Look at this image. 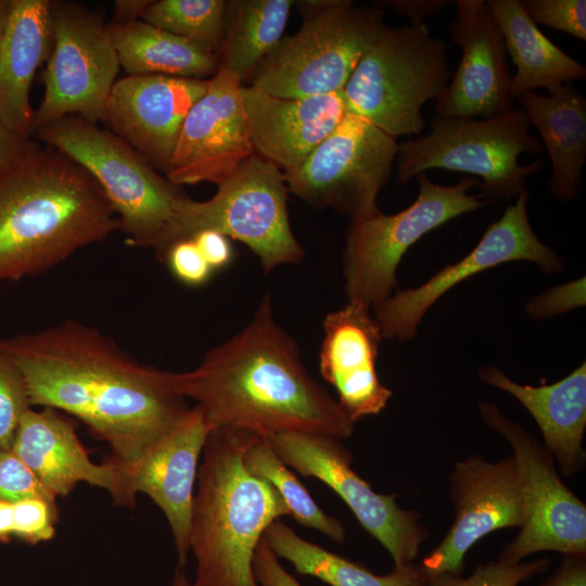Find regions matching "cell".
Returning <instances> with one entry per match:
<instances>
[{"instance_id": "cell-28", "label": "cell", "mask_w": 586, "mask_h": 586, "mask_svg": "<svg viewBox=\"0 0 586 586\" xmlns=\"http://www.w3.org/2000/svg\"><path fill=\"white\" fill-rule=\"evenodd\" d=\"M106 28L126 75L207 80L220 68L217 53L142 20L112 21Z\"/></svg>"}, {"instance_id": "cell-27", "label": "cell", "mask_w": 586, "mask_h": 586, "mask_svg": "<svg viewBox=\"0 0 586 586\" xmlns=\"http://www.w3.org/2000/svg\"><path fill=\"white\" fill-rule=\"evenodd\" d=\"M507 53L517 66L510 78L512 98L546 88L548 92L586 78V67L551 42L518 0H488Z\"/></svg>"}, {"instance_id": "cell-11", "label": "cell", "mask_w": 586, "mask_h": 586, "mask_svg": "<svg viewBox=\"0 0 586 586\" xmlns=\"http://www.w3.org/2000/svg\"><path fill=\"white\" fill-rule=\"evenodd\" d=\"M399 143L366 118L346 111L341 123L295 170L284 174L289 192L316 209L351 219L380 213Z\"/></svg>"}, {"instance_id": "cell-35", "label": "cell", "mask_w": 586, "mask_h": 586, "mask_svg": "<svg viewBox=\"0 0 586 586\" xmlns=\"http://www.w3.org/2000/svg\"><path fill=\"white\" fill-rule=\"evenodd\" d=\"M521 7L536 24L586 40L585 0H522Z\"/></svg>"}, {"instance_id": "cell-39", "label": "cell", "mask_w": 586, "mask_h": 586, "mask_svg": "<svg viewBox=\"0 0 586 586\" xmlns=\"http://www.w3.org/2000/svg\"><path fill=\"white\" fill-rule=\"evenodd\" d=\"M585 279L555 286L535 296L526 305L527 314L536 319L549 318L555 315L584 306Z\"/></svg>"}, {"instance_id": "cell-32", "label": "cell", "mask_w": 586, "mask_h": 586, "mask_svg": "<svg viewBox=\"0 0 586 586\" xmlns=\"http://www.w3.org/2000/svg\"><path fill=\"white\" fill-rule=\"evenodd\" d=\"M226 0H151L140 20L219 53Z\"/></svg>"}, {"instance_id": "cell-46", "label": "cell", "mask_w": 586, "mask_h": 586, "mask_svg": "<svg viewBox=\"0 0 586 586\" xmlns=\"http://www.w3.org/2000/svg\"><path fill=\"white\" fill-rule=\"evenodd\" d=\"M14 538L13 506L0 501V543H8Z\"/></svg>"}, {"instance_id": "cell-26", "label": "cell", "mask_w": 586, "mask_h": 586, "mask_svg": "<svg viewBox=\"0 0 586 586\" xmlns=\"http://www.w3.org/2000/svg\"><path fill=\"white\" fill-rule=\"evenodd\" d=\"M522 110L542 137L551 163L548 188L563 202L578 195L586 162V99L565 84L548 95L526 92L519 97Z\"/></svg>"}, {"instance_id": "cell-6", "label": "cell", "mask_w": 586, "mask_h": 586, "mask_svg": "<svg viewBox=\"0 0 586 586\" xmlns=\"http://www.w3.org/2000/svg\"><path fill=\"white\" fill-rule=\"evenodd\" d=\"M304 22L282 37L249 77L279 98L343 91L360 58L384 28V12L349 0L294 1Z\"/></svg>"}, {"instance_id": "cell-17", "label": "cell", "mask_w": 586, "mask_h": 586, "mask_svg": "<svg viewBox=\"0 0 586 586\" xmlns=\"http://www.w3.org/2000/svg\"><path fill=\"white\" fill-rule=\"evenodd\" d=\"M240 80L220 67L188 112L165 177L173 183L229 179L254 153Z\"/></svg>"}, {"instance_id": "cell-1", "label": "cell", "mask_w": 586, "mask_h": 586, "mask_svg": "<svg viewBox=\"0 0 586 586\" xmlns=\"http://www.w3.org/2000/svg\"><path fill=\"white\" fill-rule=\"evenodd\" d=\"M25 378L31 406L62 410L135 462L188 411L171 371L139 362L99 329L66 319L0 339Z\"/></svg>"}, {"instance_id": "cell-16", "label": "cell", "mask_w": 586, "mask_h": 586, "mask_svg": "<svg viewBox=\"0 0 586 586\" xmlns=\"http://www.w3.org/2000/svg\"><path fill=\"white\" fill-rule=\"evenodd\" d=\"M455 520L445 538L420 565L430 576L462 574L468 550L487 534L521 527L526 502L521 472L513 455L497 462L473 455L455 464L449 476Z\"/></svg>"}, {"instance_id": "cell-7", "label": "cell", "mask_w": 586, "mask_h": 586, "mask_svg": "<svg viewBox=\"0 0 586 586\" xmlns=\"http://www.w3.org/2000/svg\"><path fill=\"white\" fill-rule=\"evenodd\" d=\"M446 44L425 23L399 28L386 25L347 80L346 110L393 138L424 129L421 107L447 87Z\"/></svg>"}, {"instance_id": "cell-41", "label": "cell", "mask_w": 586, "mask_h": 586, "mask_svg": "<svg viewBox=\"0 0 586 586\" xmlns=\"http://www.w3.org/2000/svg\"><path fill=\"white\" fill-rule=\"evenodd\" d=\"M202 256L214 270L228 267L233 259V247L230 239L216 230H202L191 238Z\"/></svg>"}, {"instance_id": "cell-38", "label": "cell", "mask_w": 586, "mask_h": 586, "mask_svg": "<svg viewBox=\"0 0 586 586\" xmlns=\"http://www.w3.org/2000/svg\"><path fill=\"white\" fill-rule=\"evenodd\" d=\"M161 262L180 283L188 286L204 285L215 273L192 239L171 243Z\"/></svg>"}, {"instance_id": "cell-13", "label": "cell", "mask_w": 586, "mask_h": 586, "mask_svg": "<svg viewBox=\"0 0 586 586\" xmlns=\"http://www.w3.org/2000/svg\"><path fill=\"white\" fill-rule=\"evenodd\" d=\"M479 410L484 423L511 446L525 494V521L498 561L518 564L539 551L586 553V505L563 483L550 451L496 405L481 403Z\"/></svg>"}, {"instance_id": "cell-18", "label": "cell", "mask_w": 586, "mask_h": 586, "mask_svg": "<svg viewBox=\"0 0 586 586\" xmlns=\"http://www.w3.org/2000/svg\"><path fill=\"white\" fill-rule=\"evenodd\" d=\"M212 430L194 406L135 462L123 463L112 457L122 471L125 506H133L138 493L158 506L170 526L181 568L190 552L198 463Z\"/></svg>"}, {"instance_id": "cell-24", "label": "cell", "mask_w": 586, "mask_h": 586, "mask_svg": "<svg viewBox=\"0 0 586 586\" xmlns=\"http://www.w3.org/2000/svg\"><path fill=\"white\" fill-rule=\"evenodd\" d=\"M477 374L483 382L509 393L527 409L562 476L570 477L584 469L586 362L563 379L540 386L517 383L492 365L482 367Z\"/></svg>"}, {"instance_id": "cell-12", "label": "cell", "mask_w": 586, "mask_h": 586, "mask_svg": "<svg viewBox=\"0 0 586 586\" xmlns=\"http://www.w3.org/2000/svg\"><path fill=\"white\" fill-rule=\"evenodd\" d=\"M53 47L42 72V100L34 111L30 138L38 128L68 115L104 122L105 105L120 68L99 10L51 0Z\"/></svg>"}, {"instance_id": "cell-30", "label": "cell", "mask_w": 586, "mask_h": 586, "mask_svg": "<svg viewBox=\"0 0 586 586\" xmlns=\"http://www.w3.org/2000/svg\"><path fill=\"white\" fill-rule=\"evenodd\" d=\"M292 0H226L220 67L243 85L282 39Z\"/></svg>"}, {"instance_id": "cell-21", "label": "cell", "mask_w": 586, "mask_h": 586, "mask_svg": "<svg viewBox=\"0 0 586 586\" xmlns=\"http://www.w3.org/2000/svg\"><path fill=\"white\" fill-rule=\"evenodd\" d=\"M370 309L348 301L323 320L320 373L335 388L337 403L354 423L380 413L392 396L377 374L383 336Z\"/></svg>"}, {"instance_id": "cell-43", "label": "cell", "mask_w": 586, "mask_h": 586, "mask_svg": "<svg viewBox=\"0 0 586 586\" xmlns=\"http://www.w3.org/2000/svg\"><path fill=\"white\" fill-rule=\"evenodd\" d=\"M454 1L444 0H391L374 2L372 5L390 7L392 10L410 20V24H422L424 18L438 13L446 4Z\"/></svg>"}, {"instance_id": "cell-19", "label": "cell", "mask_w": 586, "mask_h": 586, "mask_svg": "<svg viewBox=\"0 0 586 586\" xmlns=\"http://www.w3.org/2000/svg\"><path fill=\"white\" fill-rule=\"evenodd\" d=\"M207 80L126 75L110 92L103 123L165 176L183 120Z\"/></svg>"}, {"instance_id": "cell-23", "label": "cell", "mask_w": 586, "mask_h": 586, "mask_svg": "<svg viewBox=\"0 0 586 586\" xmlns=\"http://www.w3.org/2000/svg\"><path fill=\"white\" fill-rule=\"evenodd\" d=\"M11 450L54 497H65L86 482L107 491L114 504L125 506L122 471L111 457L93 462L72 421L58 410L30 408L22 417Z\"/></svg>"}, {"instance_id": "cell-48", "label": "cell", "mask_w": 586, "mask_h": 586, "mask_svg": "<svg viewBox=\"0 0 586 586\" xmlns=\"http://www.w3.org/2000/svg\"><path fill=\"white\" fill-rule=\"evenodd\" d=\"M10 0H0V39L5 25Z\"/></svg>"}, {"instance_id": "cell-20", "label": "cell", "mask_w": 586, "mask_h": 586, "mask_svg": "<svg viewBox=\"0 0 586 586\" xmlns=\"http://www.w3.org/2000/svg\"><path fill=\"white\" fill-rule=\"evenodd\" d=\"M448 26L460 63L436 99V116L492 118L512 107L502 35L484 0H458Z\"/></svg>"}, {"instance_id": "cell-44", "label": "cell", "mask_w": 586, "mask_h": 586, "mask_svg": "<svg viewBox=\"0 0 586 586\" xmlns=\"http://www.w3.org/2000/svg\"><path fill=\"white\" fill-rule=\"evenodd\" d=\"M30 139L10 130L0 116V174L17 160Z\"/></svg>"}, {"instance_id": "cell-37", "label": "cell", "mask_w": 586, "mask_h": 586, "mask_svg": "<svg viewBox=\"0 0 586 586\" xmlns=\"http://www.w3.org/2000/svg\"><path fill=\"white\" fill-rule=\"evenodd\" d=\"M27 498L56 501L12 450L0 449V501L14 504Z\"/></svg>"}, {"instance_id": "cell-47", "label": "cell", "mask_w": 586, "mask_h": 586, "mask_svg": "<svg viewBox=\"0 0 586 586\" xmlns=\"http://www.w3.org/2000/svg\"><path fill=\"white\" fill-rule=\"evenodd\" d=\"M171 586H194L193 582H190L187 577L183 568L177 566V570L174 574Z\"/></svg>"}, {"instance_id": "cell-31", "label": "cell", "mask_w": 586, "mask_h": 586, "mask_svg": "<svg viewBox=\"0 0 586 586\" xmlns=\"http://www.w3.org/2000/svg\"><path fill=\"white\" fill-rule=\"evenodd\" d=\"M243 462L251 474L268 482L276 489L289 515L297 523L324 534L335 543L344 542L346 533L342 522L319 507L267 438L255 435L244 453Z\"/></svg>"}, {"instance_id": "cell-33", "label": "cell", "mask_w": 586, "mask_h": 586, "mask_svg": "<svg viewBox=\"0 0 586 586\" xmlns=\"http://www.w3.org/2000/svg\"><path fill=\"white\" fill-rule=\"evenodd\" d=\"M30 408L23 372L0 347V449L11 450L20 421Z\"/></svg>"}, {"instance_id": "cell-10", "label": "cell", "mask_w": 586, "mask_h": 586, "mask_svg": "<svg viewBox=\"0 0 586 586\" xmlns=\"http://www.w3.org/2000/svg\"><path fill=\"white\" fill-rule=\"evenodd\" d=\"M419 192L405 209L369 218L351 219L343 251V276L348 301L373 309L396 286L397 267L419 239L447 221L493 203L469 191L479 179L467 177L453 186L432 182L425 173L416 176Z\"/></svg>"}, {"instance_id": "cell-34", "label": "cell", "mask_w": 586, "mask_h": 586, "mask_svg": "<svg viewBox=\"0 0 586 586\" xmlns=\"http://www.w3.org/2000/svg\"><path fill=\"white\" fill-rule=\"evenodd\" d=\"M548 568V558L518 564L495 561L479 564L468 577L447 572L430 576L425 586H519L522 582L544 573Z\"/></svg>"}, {"instance_id": "cell-14", "label": "cell", "mask_w": 586, "mask_h": 586, "mask_svg": "<svg viewBox=\"0 0 586 586\" xmlns=\"http://www.w3.org/2000/svg\"><path fill=\"white\" fill-rule=\"evenodd\" d=\"M267 440L289 468L318 479L339 495L360 525L388 551L394 566L413 562L429 536L420 514L402 509L396 495L374 492L353 470V456L340 440L301 432H282Z\"/></svg>"}, {"instance_id": "cell-29", "label": "cell", "mask_w": 586, "mask_h": 586, "mask_svg": "<svg viewBox=\"0 0 586 586\" xmlns=\"http://www.w3.org/2000/svg\"><path fill=\"white\" fill-rule=\"evenodd\" d=\"M264 536L275 555L289 561L297 573L330 586H425L429 578L420 563L415 562L394 566L385 575L375 574L358 562L302 538L281 519L271 523Z\"/></svg>"}, {"instance_id": "cell-42", "label": "cell", "mask_w": 586, "mask_h": 586, "mask_svg": "<svg viewBox=\"0 0 586 586\" xmlns=\"http://www.w3.org/2000/svg\"><path fill=\"white\" fill-rule=\"evenodd\" d=\"M538 586H586V553L563 555L559 566Z\"/></svg>"}, {"instance_id": "cell-9", "label": "cell", "mask_w": 586, "mask_h": 586, "mask_svg": "<svg viewBox=\"0 0 586 586\" xmlns=\"http://www.w3.org/2000/svg\"><path fill=\"white\" fill-rule=\"evenodd\" d=\"M289 193L284 174L254 153L211 199L194 201L187 195L182 200L160 260L171 243L216 230L244 243L266 273L300 263L304 250L290 225Z\"/></svg>"}, {"instance_id": "cell-45", "label": "cell", "mask_w": 586, "mask_h": 586, "mask_svg": "<svg viewBox=\"0 0 586 586\" xmlns=\"http://www.w3.org/2000/svg\"><path fill=\"white\" fill-rule=\"evenodd\" d=\"M151 0H117L114 4L113 22H130L140 20L143 10Z\"/></svg>"}, {"instance_id": "cell-8", "label": "cell", "mask_w": 586, "mask_h": 586, "mask_svg": "<svg viewBox=\"0 0 586 586\" xmlns=\"http://www.w3.org/2000/svg\"><path fill=\"white\" fill-rule=\"evenodd\" d=\"M530 128L523 110L513 107L484 119L432 117L428 135L398 145L397 182L405 184L429 169H445L480 178L481 195L493 202L515 198L526 177L543 167L542 160L519 163L521 154L535 155L544 148Z\"/></svg>"}, {"instance_id": "cell-36", "label": "cell", "mask_w": 586, "mask_h": 586, "mask_svg": "<svg viewBox=\"0 0 586 586\" xmlns=\"http://www.w3.org/2000/svg\"><path fill=\"white\" fill-rule=\"evenodd\" d=\"M14 538L29 545L51 539L55 534L59 508L55 500L27 498L12 504Z\"/></svg>"}, {"instance_id": "cell-22", "label": "cell", "mask_w": 586, "mask_h": 586, "mask_svg": "<svg viewBox=\"0 0 586 586\" xmlns=\"http://www.w3.org/2000/svg\"><path fill=\"white\" fill-rule=\"evenodd\" d=\"M241 95L255 153L283 174L301 166L347 111L342 91L279 98L243 85Z\"/></svg>"}, {"instance_id": "cell-25", "label": "cell", "mask_w": 586, "mask_h": 586, "mask_svg": "<svg viewBox=\"0 0 586 586\" xmlns=\"http://www.w3.org/2000/svg\"><path fill=\"white\" fill-rule=\"evenodd\" d=\"M52 47L51 0H10L0 39V116L23 138H30L34 77Z\"/></svg>"}, {"instance_id": "cell-4", "label": "cell", "mask_w": 586, "mask_h": 586, "mask_svg": "<svg viewBox=\"0 0 586 586\" xmlns=\"http://www.w3.org/2000/svg\"><path fill=\"white\" fill-rule=\"evenodd\" d=\"M254 436L217 428L206 440L191 518L194 586H260L253 569L255 551L268 526L289 515L276 489L244 466Z\"/></svg>"}, {"instance_id": "cell-5", "label": "cell", "mask_w": 586, "mask_h": 586, "mask_svg": "<svg viewBox=\"0 0 586 586\" xmlns=\"http://www.w3.org/2000/svg\"><path fill=\"white\" fill-rule=\"evenodd\" d=\"M81 167L98 182L128 243L152 247L158 258L187 194L131 145L99 124L76 115L53 120L31 135Z\"/></svg>"}, {"instance_id": "cell-40", "label": "cell", "mask_w": 586, "mask_h": 586, "mask_svg": "<svg viewBox=\"0 0 586 586\" xmlns=\"http://www.w3.org/2000/svg\"><path fill=\"white\" fill-rule=\"evenodd\" d=\"M253 569L260 586H302L280 563L265 536L262 537L255 551Z\"/></svg>"}, {"instance_id": "cell-2", "label": "cell", "mask_w": 586, "mask_h": 586, "mask_svg": "<svg viewBox=\"0 0 586 586\" xmlns=\"http://www.w3.org/2000/svg\"><path fill=\"white\" fill-rule=\"evenodd\" d=\"M177 393L208 424L265 438L282 432L349 437L355 423L305 367L265 295L250 322L208 351L192 370L171 372Z\"/></svg>"}, {"instance_id": "cell-15", "label": "cell", "mask_w": 586, "mask_h": 586, "mask_svg": "<svg viewBox=\"0 0 586 586\" xmlns=\"http://www.w3.org/2000/svg\"><path fill=\"white\" fill-rule=\"evenodd\" d=\"M528 192L524 187L513 205L484 232L464 257L434 273L415 289L399 290L374 308L382 336L412 339L429 308L447 291L475 273L504 263L525 260L550 275L563 268L560 256L535 234L527 216Z\"/></svg>"}, {"instance_id": "cell-3", "label": "cell", "mask_w": 586, "mask_h": 586, "mask_svg": "<svg viewBox=\"0 0 586 586\" xmlns=\"http://www.w3.org/2000/svg\"><path fill=\"white\" fill-rule=\"evenodd\" d=\"M116 230L98 182L49 144L31 138L0 174V285L41 275Z\"/></svg>"}]
</instances>
